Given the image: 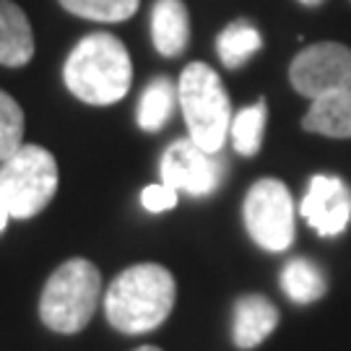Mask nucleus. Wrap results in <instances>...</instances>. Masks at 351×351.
I'll list each match as a JSON object with an SVG mask.
<instances>
[{
    "mask_svg": "<svg viewBox=\"0 0 351 351\" xmlns=\"http://www.w3.org/2000/svg\"><path fill=\"white\" fill-rule=\"evenodd\" d=\"M24 146V110L11 94L0 91V162Z\"/></svg>",
    "mask_w": 351,
    "mask_h": 351,
    "instance_id": "19",
    "label": "nucleus"
},
{
    "mask_svg": "<svg viewBox=\"0 0 351 351\" xmlns=\"http://www.w3.org/2000/svg\"><path fill=\"white\" fill-rule=\"evenodd\" d=\"M177 88L172 86V81L169 78H154L146 91H143V97H141V104H138V125L143 130H149V133H156V130H162L167 123H169V117L175 112L177 107Z\"/></svg>",
    "mask_w": 351,
    "mask_h": 351,
    "instance_id": "14",
    "label": "nucleus"
},
{
    "mask_svg": "<svg viewBox=\"0 0 351 351\" xmlns=\"http://www.w3.org/2000/svg\"><path fill=\"white\" fill-rule=\"evenodd\" d=\"M65 86L86 104H114L128 94L133 63L125 45L107 32L88 34L75 45L65 60Z\"/></svg>",
    "mask_w": 351,
    "mask_h": 351,
    "instance_id": "2",
    "label": "nucleus"
},
{
    "mask_svg": "<svg viewBox=\"0 0 351 351\" xmlns=\"http://www.w3.org/2000/svg\"><path fill=\"white\" fill-rule=\"evenodd\" d=\"M289 81L302 97L310 99H317L328 91L351 88V50L339 42L304 47L289 65Z\"/></svg>",
    "mask_w": 351,
    "mask_h": 351,
    "instance_id": "7",
    "label": "nucleus"
},
{
    "mask_svg": "<svg viewBox=\"0 0 351 351\" xmlns=\"http://www.w3.org/2000/svg\"><path fill=\"white\" fill-rule=\"evenodd\" d=\"M261 34L258 29L247 21H234L229 24L219 34V42H216V50H219V58L226 68H242V65L250 60L255 52L261 50Z\"/></svg>",
    "mask_w": 351,
    "mask_h": 351,
    "instance_id": "16",
    "label": "nucleus"
},
{
    "mask_svg": "<svg viewBox=\"0 0 351 351\" xmlns=\"http://www.w3.org/2000/svg\"><path fill=\"white\" fill-rule=\"evenodd\" d=\"M58 190V164L47 149L26 143L0 162V203L13 219H32Z\"/></svg>",
    "mask_w": 351,
    "mask_h": 351,
    "instance_id": "5",
    "label": "nucleus"
},
{
    "mask_svg": "<svg viewBox=\"0 0 351 351\" xmlns=\"http://www.w3.org/2000/svg\"><path fill=\"white\" fill-rule=\"evenodd\" d=\"M190 141L208 154H219L232 128V104L219 73L206 63H190L177 84Z\"/></svg>",
    "mask_w": 351,
    "mask_h": 351,
    "instance_id": "4",
    "label": "nucleus"
},
{
    "mask_svg": "<svg viewBox=\"0 0 351 351\" xmlns=\"http://www.w3.org/2000/svg\"><path fill=\"white\" fill-rule=\"evenodd\" d=\"M245 226L263 250L284 252L294 242V203L284 182L265 177L247 190Z\"/></svg>",
    "mask_w": 351,
    "mask_h": 351,
    "instance_id": "6",
    "label": "nucleus"
},
{
    "mask_svg": "<svg viewBox=\"0 0 351 351\" xmlns=\"http://www.w3.org/2000/svg\"><path fill=\"white\" fill-rule=\"evenodd\" d=\"M138 3L141 0H60V5L73 16L88 21H107V24L130 19L138 11Z\"/></svg>",
    "mask_w": 351,
    "mask_h": 351,
    "instance_id": "18",
    "label": "nucleus"
},
{
    "mask_svg": "<svg viewBox=\"0 0 351 351\" xmlns=\"http://www.w3.org/2000/svg\"><path fill=\"white\" fill-rule=\"evenodd\" d=\"M302 216L323 237H336L351 221V193L343 180L315 175L302 201Z\"/></svg>",
    "mask_w": 351,
    "mask_h": 351,
    "instance_id": "9",
    "label": "nucleus"
},
{
    "mask_svg": "<svg viewBox=\"0 0 351 351\" xmlns=\"http://www.w3.org/2000/svg\"><path fill=\"white\" fill-rule=\"evenodd\" d=\"M141 203L143 208L151 213H162L169 211L177 206V190L169 188V185H149V188L141 193Z\"/></svg>",
    "mask_w": 351,
    "mask_h": 351,
    "instance_id": "20",
    "label": "nucleus"
},
{
    "mask_svg": "<svg viewBox=\"0 0 351 351\" xmlns=\"http://www.w3.org/2000/svg\"><path fill=\"white\" fill-rule=\"evenodd\" d=\"M302 128L328 138H351V88L328 91L313 99L302 117Z\"/></svg>",
    "mask_w": 351,
    "mask_h": 351,
    "instance_id": "13",
    "label": "nucleus"
},
{
    "mask_svg": "<svg viewBox=\"0 0 351 351\" xmlns=\"http://www.w3.org/2000/svg\"><path fill=\"white\" fill-rule=\"evenodd\" d=\"M175 294V276L164 265H130L107 289V320L123 333H149L169 317Z\"/></svg>",
    "mask_w": 351,
    "mask_h": 351,
    "instance_id": "1",
    "label": "nucleus"
},
{
    "mask_svg": "<svg viewBox=\"0 0 351 351\" xmlns=\"http://www.w3.org/2000/svg\"><path fill=\"white\" fill-rule=\"evenodd\" d=\"M34 58V34L26 13L13 0H0V65L24 68Z\"/></svg>",
    "mask_w": 351,
    "mask_h": 351,
    "instance_id": "12",
    "label": "nucleus"
},
{
    "mask_svg": "<svg viewBox=\"0 0 351 351\" xmlns=\"http://www.w3.org/2000/svg\"><path fill=\"white\" fill-rule=\"evenodd\" d=\"M265 130V101L261 99L255 107H245L239 110L237 117L232 120L229 136H232V146L242 156H252L261 151Z\"/></svg>",
    "mask_w": 351,
    "mask_h": 351,
    "instance_id": "17",
    "label": "nucleus"
},
{
    "mask_svg": "<svg viewBox=\"0 0 351 351\" xmlns=\"http://www.w3.org/2000/svg\"><path fill=\"white\" fill-rule=\"evenodd\" d=\"M221 177H224V162L216 154L203 151L190 138L175 141L164 151L162 182L169 188L185 190L190 195L203 198L219 188Z\"/></svg>",
    "mask_w": 351,
    "mask_h": 351,
    "instance_id": "8",
    "label": "nucleus"
},
{
    "mask_svg": "<svg viewBox=\"0 0 351 351\" xmlns=\"http://www.w3.org/2000/svg\"><path fill=\"white\" fill-rule=\"evenodd\" d=\"M8 219H11V213H8V208H5L3 203H0V232H3L5 226H8Z\"/></svg>",
    "mask_w": 351,
    "mask_h": 351,
    "instance_id": "21",
    "label": "nucleus"
},
{
    "mask_svg": "<svg viewBox=\"0 0 351 351\" xmlns=\"http://www.w3.org/2000/svg\"><path fill=\"white\" fill-rule=\"evenodd\" d=\"M151 39L164 58L182 55L190 42V16L182 0H156L151 8Z\"/></svg>",
    "mask_w": 351,
    "mask_h": 351,
    "instance_id": "11",
    "label": "nucleus"
},
{
    "mask_svg": "<svg viewBox=\"0 0 351 351\" xmlns=\"http://www.w3.org/2000/svg\"><path fill=\"white\" fill-rule=\"evenodd\" d=\"M281 289L287 291L289 300L300 302V304H310V302L320 300L326 294V276L313 261L294 258L281 271Z\"/></svg>",
    "mask_w": 351,
    "mask_h": 351,
    "instance_id": "15",
    "label": "nucleus"
},
{
    "mask_svg": "<svg viewBox=\"0 0 351 351\" xmlns=\"http://www.w3.org/2000/svg\"><path fill=\"white\" fill-rule=\"evenodd\" d=\"M302 5H307V8H315V5H320V3H326V0H300Z\"/></svg>",
    "mask_w": 351,
    "mask_h": 351,
    "instance_id": "22",
    "label": "nucleus"
},
{
    "mask_svg": "<svg viewBox=\"0 0 351 351\" xmlns=\"http://www.w3.org/2000/svg\"><path fill=\"white\" fill-rule=\"evenodd\" d=\"M99 294V268L86 258H71L42 289L39 317L55 333H78L97 313Z\"/></svg>",
    "mask_w": 351,
    "mask_h": 351,
    "instance_id": "3",
    "label": "nucleus"
},
{
    "mask_svg": "<svg viewBox=\"0 0 351 351\" xmlns=\"http://www.w3.org/2000/svg\"><path fill=\"white\" fill-rule=\"evenodd\" d=\"M278 326L276 304L263 294H247L239 297L234 304V326L232 339L239 349H255L261 346Z\"/></svg>",
    "mask_w": 351,
    "mask_h": 351,
    "instance_id": "10",
    "label": "nucleus"
},
{
    "mask_svg": "<svg viewBox=\"0 0 351 351\" xmlns=\"http://www.w3.org/2000/svg\"><path fill=\"white\" fill-rule=\"evenodd\" d=\"M136 351H162V349H156V346H141V349Z\"/></svg>",
    "mask_w": 351,
    "mask_h": 351,
    "instance_id": "23",
    "label": "nucleus"
}]
</instances>
